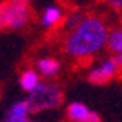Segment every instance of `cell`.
I'll return each mask as SVG.
<instances>
[{"mask_svg":"<svg viewBox=\"0 0 122 122\" xmlns=\"http://www.w3.org/2000/svg\"><path fill=\"white\" fill-rule=\"evenodd\" d=\"M25 103L30 113H43V111L56 109L63 103V91L56 82L41 81L33 91L29 92Z\"/></svg>","mask_w":122,"mask_h":122,"instance_id":"obj_2","label":"cell"},{"mask_svg":"<svg viewBox=\"0 0 122 122\" xmlns=\"http://www.w3.org/2000/svg\"><path fill=\"white\" fill-rule=\"evenodd\" d=\"M67 116L70 122H100L98 113L92 111L81 102H71L67 106Z\"/></svg>","mask_w":122,"mask_h":122,"instance_id":"obj_5","label":"cell"},{"mask_svg":"<svg viewBox=\"0 0 122 122\" xmlns=\"http://www.w3.org/2000/svg\"><path fill=\"white\" fill-rule=\"evenodd\" d=\"M111 59L114 60L116 67L121 70V68H122V52H116V54H113V57H111Z\"/></svg>","mask_w":122,"mask_h":122,"instance_id":"obj_14","label":"cell"},{"mask_svg":"<svg viewBox=\"0 0 122 122\" xmlns=\"http://www.w3.org/2000/svg\"><path fill=\"white\" fill-rule=\"evenodd\" d=\"M106 3H108L113 10L122 11V0H106Z\"/></svg>","mask_w":122,"mask_h":122,"instance_id":"obj_13","label":"cell"},{"mask_svg":"<svg viewBox=\"0 0 122 122\" xmlns=\"http://www.w3.org/2000/svg\"><path fill=\"white\" fill-rule=\"evenodd\" d=\"M41 82V76L36 73L35 68H25L19 75V86L24 92H32Z\"/></svg>","mask_w":122,"mask_h":122,"instance_id":"obj_8","label":"cell"},{"mask_svg":"<svg viewBox=\"0 0 122 122\" xmlns=\"http://www.w3.org/2000/svg\"><path fill=\"white\" fill-rule=\"evenodd\" d=\"M30 0H6L8 10V29L19 30L27 25L30 19Z\"/></svg>","mask_w":122,"mask_h":122,"instance_id":"obj_3","label":"cell"},{"mask_svg":"<svg viewBox=\"0 0 122 122\" xmlns=\"http://www.w3.org/2000/svg\"><path fill=\"white\" fill-rule=\"evenodd\" d=\"M8 29V10H6V2L0 3V32Z\"/></svg>","mask_w":122,"mask_h":122,"instance_id":"obj_12","label":"cell"},{"mask_svg":"<svg viewBox=\"0 0 122 122\" xmlns=\"http://www.w3.org/2000/svg\"><path fill=\"white\" fill-rule=\"evenodd\" d=\"M35 70L41 78H45V79H52V78H56L57 75H59V71H60V62L56 59V57L45 56V57H40V59L36 60Z\"/></svg>","mask_w":122,"mask_h":122,"instance_id":"obj_6","label":"cell"},{"mask_svg":"<svg viewBox=\"0 0 122 122\" xmlns=\"http://www.w3.org/2000/svg\"><path fill=\"white\" fill-rule=\"evenodd\" d=\"M41 25L46 29H52L56 25H59L60 22L63 21V11L60 6L57 5H49L46 6L43 14H41Z\"/></svg>","mask_w":122,"mask_h":122,"instance_id":"obj_7","label":"cell"},{"mask_svg":"<svg viewBox=\"0 0 122 122\" xmlns=\"http://www.w3.org/2000/svg\"><path fill=\"white\" fill-rule=\"evenodd\" d=\"M108 25L98 16H86L79 25L68 32L65 52L75 60H91L106 46Z\"/></svg>","mask_w":122,"mask_h":122,"instance_id":"obj_1","label":"cell"},{"mask_svg":"<svg viewBox=\"0 0 122 122\" xmlns=\"http://www.w3.org/2000/svg\"><path fill=\"white\" fill-rule=\"evenodd\" d=\"M30 114L32 113L27 103H25V100H19L8 108L5 119H24V117H30Z\"/></svg>","mask_w":122,"mask_h":122,"instance_id":"obj_9","label":"cell"},{"mask_svg":"<svg viewBox=\"0 0 122 122\" xmlns=\"http://www.w3.org/2000/svg\"><path fill=\"white\" fill-rule=\"evenodd\" d=\"M82 19H84L82 13H79V11H75V13H70V14L67 16V19H65L63 25H65V29L70 32V30H73V29L76 27V25H79V22H81Z\"/></svg>","mask_w":122,"mask_h":122,"instance_id":"obj_11","label":"cell"},{"mask_svg":"<svg viewBox=\"0 0 122 122\" xmlns=\"http://www.w3.org/2000/svg\"><path fill=\"white\" fill-rule=\"evenodd\" d=\"M106 48H108L113 54L122 52V27L121 29H113V30L108 32Z\"/></svg>","mask_w":122,"mask_h":122,"instance_id":"obj_10","label":"cell"},{"mask_svg":"<svg viewBox=\"0 0 122 122\" xmlns=\"http://www.w3.org/2000/svg\"><path fill=\"white\" fill-rule=\"evenodd\" d=\"M119 68L116 67L114 60L109 57V59H103L98 65H95L89 70L87 73V81L91 84L95 86H102V84H106L109 79H113L116 75H117Z\"/></svg>","mask_w":122,"mask_h":122,"instance_id":"obj_4","label":"cell"},{"mask_svg":"<svg viewBox=\"0 0 122 122\" xmlns=\"http://www.w3.org/2000/svg\"><path fill=\"white\" fill-rule=\"evenodd\" d=\"M3 122H33V121H30V117H24V119H3Z\"/></svg>","mask_w":122,"mask_h":122,"instance_id":"obj_15","label":"cell"},{"mask_svg":"<svg viewBox=\"0 0 122 122\" xmlns=\"http://www.w3.org/2000/svg\"><path fill=\"white\" fill-rule=\"evenodd\" d=\"M0 100H2V92H0Z\"/></svg>","mask_w":122,"mask_h":122,"instance_id":"obj_16","label":"cell"}]
</instances>
